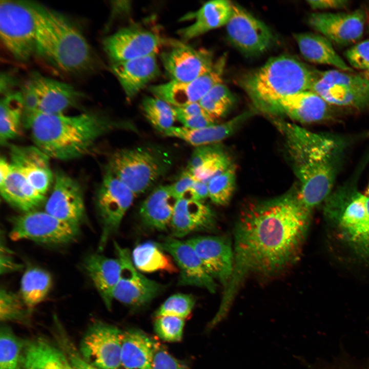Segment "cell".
<instances>
[{
	"label": "cell",
	"mask_w": 369,
	"mask_h": 369,
	"mask_svg": "<svg viewBox=\"0 0 369 369\" xmlns=\"http://www.w3.org/2000/svg\"><path fill=\"white\" fill-rule=\"evenodd\" d=\"M326 210L353 248L369 258V197L342 189L330 197Z\"/></svg>",
	"instance_id": "obj_7"
},
{
	"label": "cell",
	"mask_w": 369,
	"mask_h": 369,
	"mask_svg": "<svg viewBox=\"0 0 369 369\" xmlns=\"http://www.w3.org/2000/svg\"><path fill=\"white\" fill-rule=\"evenodd\" d=\"M111 68L128 98L134 97L159 74L156 54L112 63Z\"/></svg>",
	"instance_id": "obj_26"
},
{
	"label": "cell",
	"mask_w": 369,
	"mask_h": 369,
	"mask_svg": "<svg viewBox=\"0 0 369 369\" xmlns=\"http://www.w3.org/2000/svg\"><path fill=\"white\" fill-rule=\"evenodd\" d=\"M35 53L57 70L78 74L93 70L94 52L81 32L65 16L34 4Z\"/></svg>",
	"instance_id": "obj_4"
},
{
	"label": "cell",
	"mask_w": 369,
	"mask_h": 369,
	"mask_svg": "<svg viewBox=\"0 0 369 369\" xmlns=\"http://www.w3.org/2000/svg\"><path fill=\"white\" fill-rule=\"evenodd\" d=\"M306 2L312 9L319 10L341 9L349 4V1L346 0H316Z\"/></svg>",
	"instance_id": "obj_51"
},
{
	"label": "cell",
	"mask_w": 369,
	"mask_h": 369,
	"mask_svg": "<svg viewBox=\"0 0 369 369\" xmlns=\"http://www.w3.org/2000/svg\"><path fill=\"white\" fill-rule=\"evenodd\" d=\"M0 191L8 204L23 213L36 210L47 200L12 164L9 174L0 182Z\"/></svg>",
	"instance_id": "obj_31"
},
{
	"label": "cell",
	"mask_w": 369,
	"mask_h": 369,
	"mask_svg": "<svg viewBox=\"0 0 369 369\" xmlns=\"http://www.w3.org/2000/svg\"><path fill=\"white\" fill-rule=\"evenodd\" d=\"M365 77L369 81V68L366 70Z\"/></svg>",
	"instance_id": "obj_55"
},
{
	"label": "cell",
	"mask_w": 369,
	"mask_h": 369,
	"mask_svg": "<svg viewBox=\"0 0 369 369\" xmlns=\"http://www.w3.org/2000/svg\"><path fill=\"white\" fill-rule=\"evenodd\" d=\"M252 114L250 111L245 112L224 123L199 129L172 127L163 133L196 147L213 145L232 135Z\"/></svg>",
	"instance_id": "obj_29"
},
{
	"label": "cell",
	"mask_w": 369,
	"mask_h": 369,
	"mask_svg": "<svg viewBox=\"0 0 369 369\" xmlns=\"http://www.w3.org/2000/svg\"><path fill=\"white\" fill-rule=\"evenodd\" d=\"M45 205L46 212L66 222L79 225L85 218L81 186L61 171L55 173L53 189Z\"/></svg>",
	"instance_id": "obj_19"
},
{
	"label": "cell",
	"mask_w": 369,
	"mask_h": 369,
	"mask_svg": "<svg viewBox=\"0 0 369 369\" xmlns=\"http://www.w3.org/2000/svg\"><path fill=\"white\" fill-rule=\"evenodd\" d=\"M36 27L34 4L1 1V40L15 59L26 61L35 53Z\"/></svg>",
	"instance_id": "obj_8"
},
{
	"label": "cell",
	"mask_w": 369,
	"mask_h": 369,
	"mask_svg": "<svg viewBox=\"0 0 369 369\" xmlns=\"http://www.w3.org/2000/svg\"><path fill=\"white\" fill-rule=\"evenodd\" d=\"M10 163L39 193L46 196L54 181L50 158L36 146L9 147Z\"/></svg>",
	"instance_id": "obj_23"
},
{
	"label": "cell",
	"mask_w": 369,
	"mask_h": 369,
	"mask_svg": "<svg viewBox=\"0 0 369 369\" xmlns=\"http://www.w3.org/2000/svg\"><path fill=\"white\" fill-rule=\"evenodd\" d=\"M227 56L221 55L212 68L199 77L187 82L170 81L149 88L154 96L174 107H181L199 100L215 85L222 83Z\"/></svg>",
	"instance_id": "obj_16"
},
{
	"label": "cell",
	"mask_w": 369,
	"mask_h": 369,
	"mask_svg": "<svg viewBox=\"0 0 369 369\" xmlns=\"http://www.w3.org/2000/svg\"><path fill=\"white\" fill-rule=\"evenodd\" d=\"M214 223V214L208 206L201 201L182 198L175 206L170 227L172 236L177 238L209 230Z\"/></svg>",
	"instance_id": "obj_24"
},
{
	"label": "cell",
	"mask_w": 369,
	"mask_h": 369,
	"mask_svg": "<svg viewBox=\"0 0 369 369\" xmlns=\"http://www.w3.org/2000/svg\"><path fill=\"white\" fill-rule=\"evenodd\" d=\"M310 90L328 104L357 109L369 107V81L350 72L317 70Z\"/></svg>",
	"instance_id": "obj_11"
},
{
	"label": "cell",
	"mask_w": 369,
	"mask_h": 369,
	"mask_svg": "<svg viewBox=\"0 0 369 369\" xmlns=\"http://www.w3.org/2000/svg\"><path fill=\"white\" fill-rule=\"evenodd\" d=\"M163 40L147 29L130 27L121 29L103 40L106 53L112 63L156 54Z\"/></svg>",
	"instance_id": "obj_17"
},
{
	"label": "cell",
	"mask_w": 369,
	"mask_h": 369,
	"mask_svg": "<svg viewBox=\"0 0 369 369\" xmlns=\"http://www.w3.org/2000/svg\"><path fill=\"white\" fill-rule=\"evenodd\" d=\"M172 164L168 153L159 147L142 146L118 149L110 156L107 170L135 195L148 191Z\"/></svg>",
	"instance_id": "obj_6"
},
{
	"label": "cell",
	"mask_w": 369,
	"mask_h": 369,
	"mask_svg": "<svg viewBox=\"0 0 369 369\" xmlns=\"http://www.w3.org/2000/svg\"><path fill=\"white\" fill-rule=\"evenodd\" d=\"M10 237L49 245H61L74 241L79 233L78 224L58 219L45 211H32L10 219Z\"/></svg>",
	"instance_id": "obj_10"
},
{
	"label": "cell",
	"mask_w": 369,
	"mask_h": 369,
	"mask_svg": "<svg viewBox=\"0 0 369 369\" xmlns=\"http://www.w3.org/2000/svg\"><path fill=\"white\" fill-rule=\"evenodd\" d=\"M20 369H77L66 353L38 337L25 344Z\"/></svg>",
	"instance_id": "obj_30"
},
{
	"label": "cell",
	"mask_w": 369,
	"mask_h": 369,
	"mask_svg": "<svg viewBox=\"0 0 369 369\" xmlns=\"http://www.w3.org/2000/svg\"><path fill=\"white\" fill-rule=\"evenodd\" d=\"M1 274L17 271L23 268V265L16 262L12 256V252L8 249L5 245L1 243Z\"/></svg>",
	"instance_id": "obj_50"
},
{
	"label": "cell",
	"mask_w": 369,
	"mask_h": 369,
	"mask_svg": "<svg viewBox=\"0 0 369 369\" xmlns=\"http://www.w3.org/2000/svg\"><path fill=\"white\" fill-rule=\"evenodd\" d=\"M317 71L295 57L281 55L247 74L241 86L257 109L273 114L282 98L310 90Z\"/></svg>",
	"instance_id": "obj_5"
},
{
	"label": "cell",
	"mask_w": 369,
	"mask_h": 369,
	"mask_svg": "<svg viewBox=\"0 0 369 369\" xmlns=\"http://www.w3.org/2000/svg\"><path fill=\"white\" fill-rule=\"evenodd\" d=\"M155 341L137 329L122 331L121 365L126 369H152Z\"/></svg>",
	"instance_id": "obj_33"
},
{
	"label": "cell",
	"mask_w": 369,
	"mask_h": 369,
	"mask_svg": "<svg viewBox=\"0 0 369 369\" xmlns=\"http://www.w3.org/2000/svg\"><path fill=\"white\" fill-rule=\"evenodd\" d=\"M364 194H365L366 196L369 197V183H368V186H367V188H366V191H365V193H364Z\"/></svg>",
	"instance_id": "obj_56"
},
{
	"label": "cell",
	"mask_w": 369,
	"mask_h": 369,
	"mask_svg": "<svg viewBox=\"0 0 369 369\" xmlns=\"http://www.w3.org/2000/svg\"><path fill=\"white\" fill-rule=\"evenodd\" d=\"M64 344L67 355L77 369H98L88 363L80 355L73 349L71 344L65 342Z\"/></svg>",
	"instance_id": "obj_52"
},
{
	"label": "cell",
	"mask_w": 369,
	"mask_h": 369,
	"mask_svg": "<svg viewBox=\"0 0 369 369\" xmlns=\"http://www.w3.org/2000/svg\"><path fill=\"white\" fill-rule=\"evenodd\" d=\"M236 170L234 165L208 183L209 197L215 203L227 204L233 195L235 187Z\"/></svg>",
	"instance_id": "obj_42"
},
{
	"label": "cell",
	"mask_w": 369,
	"mask_h": 369,
	"mask_svg": "<svg viewBox=\"0 0 369 369\" xmlns=\"http://www.w3.org/2000/svg\"><path fill=\"white\" fill-rule=\"evenodd\" d=\"M122 331L102 321L95 322L88 330L80 345L81 357L98 369H118L121 365Z\"/></svg>",
	"instance_id": "obj_15"
},
{
	"label": "cell",
	"mask_w": 369,
	"mask_h": 369,
	"mask_svg": "<svg viewBox=\"0 0 369 369\" xmlns=\"http://www.w3.org/2000/svg\"><path fill=\"white\" fill-rule=\"evenodd\" d=\"M20 92L24 106L23 120L35 113L64 114L81 97L72 85L37 72L29 76Z\"/></svg>",
	"instance_id": "obj_9"
},
{
	"label": "cell",
	"mask_w": 369,
	"mask_h": 369,
	"mask_svg": "<svg viewBox=\"0 0 369 369\" xmlns=\"http://www.w3.org/2000/svg\"><path fill=\"white\" fill-rule=\"evenodd\" d=\"M196 180L193 175L186 170L180 175L179 179L172 185V190L178 198L183 197L191 190Z\"/></svg>",
	"instance_id": "obj_49"
},
{
	"label": "cell",
	"mask_w": 369,
	"mask_h": 369,
	"mask_svg": "<svg viewBox=\"0 0 369 369\" xmlns=\"http://www.w3.org/2000/svg\"><path fill=\"white\" fill-rule=\"evenodd\" d=\"M365 15L361 9L348 13H313L309 25L330 41L339 45L355 43L362 37Z\"/></svg>",
	"instance_id": "obj_21"
},
{
	"label": "cell",
	"mask_w": 369,
	"mask_h": 369,
	"mask_svg": "<svg viewBox=\"0 0 369 369\" xmlns=\"http://www.w3.org/2000/svg\"><path fill=\"white\" fill-rule=\"evenodd\" d=\"M283 135L287 155L299 181L298 198L311 212L328 198L345 148L335 135L309 131L297 125L274 120Z\"/></svg>",
	"instance_id": "obj_2"
},
{
	"label": "cell",
	"mask_w": 369,
	"mask_h": 369,
	"mask_svg": "<svg viewBox=\"0 0 369 369\" xmlns=\"http://www.w3.org/2000/svg\"><path fill=\"white\" fill-rule=\"evenodd\" d=\"M195 299L189 294L178 293L170 296L155 312V317L171 316L184 319L191 314Z\"/></svg>",
	"instance_id": "obj_44"
},
{
	"label": "cell",
	"mask_w": 369,
	"mask_h": 369,
	"mask_svg": "<svg viewBox=\"0 0 369 369\" xmlns=\"http://www.w3.org/2000/svg\"><path fill=\"white\" fill-rule=\"evenodd\" d=\"M329 105L319 95L311 90L300 92L281 99L273 114H285L302 123H312L328 119Z\"/></svg>",
	"instance_id": "obj_25"
},
{
	"label": "cell",
	"mask_w": 369,
	"mask_h": 369,
	"mask_svg": "<svg viewBox=\"0 0 369 369\" xmlns=\"http://www.w3.org/2000/svg\"><path fill=\"white\" fill-rule=\"evenodd\" d=\"M152 369H188L184 362L177 359L155 341Z\"/></svg>",
	"instance_id": "obj_47"
},
{
	"label": "cell",
	"mask_w": 369,
	"mask_h": 369,
	"mask_svg": "<svg viewBox=\"0 0 369 369\" xmlns=\"http://www.w3.org/2000/svg\"><path fill=\"white\" fill-rule=\"evenodd\" d=\"M225 26L230 42L247 56L264 53L274 41L268 26L237 4L233 3L231 15Z\"/></svg>",
	"instance_id": "obj_14"
},
{
	"label": "cell",
	"mask_w": 369,
	"mask_h": 369,
	"mask_svg": "<svg viewBox=\"0 0 369 369\" xmlns=\"http://www.w3.org/2000/svg\"><path fill=\"white\" fill-rule=\"evenodd\" d=\"M52 285V278L46 271L31 268L24 273L20 281V296L30 309L42 302Z\"/></svg>",
	"instance_id": "obj_38"
},
{
	"label": "cell",
	"mask_w": 369,
	"mask_h": 369,
	"mask_svg": "<svg viewBox=\"0 0 369 369\" xmlns=\"http://www.w3.org/2000/svg\"><path fill=\"white\" fill-rule=\"evenodd\" d=\"M156 243L175 262L179 272V285L203 288L215 292L217 287L215 280L207 272L196 252L186 241L163 236Z\"/></svg>",
	"instance_id": "obj_20"
},
{
	"label": "cell",
	"mask_w": 369,
	"mask_h": 369,
	"mask_svg": "<svg viewBox=\"0 0 369 369\" xmlns=\"http://www.w3.org/2000/svg\"><path fill=\"white\" fill-rule=\"evenodd\" d=\"M345 54L353 67L367 70L369 68V39L353 46L346 51Z\"/></svg>",
	"instance_id": "obj_46"
},
{
	"label": "cell",
	"mask_w": 369,
	"mask_h": 369,
	"mask_svg": "<svg viewBox=\"0 0 369 369\" xmlns=\"http://www.w3.org/2000/svg\"><path fill=\"white\" fill-rule=\"evenodd\" d=\"M141 105L145 116L158 131L164 133L177 119L175 108L156 97H146Z\"/></svg>",
	"instance_id": "obj_39"
},
{
	"label": "cell",
	"mask_w": 369,
	"mask_h": 369,
	"mask_svg": "<svg viewBox=\"0 0 369 369\" xmlns=\"http://www.w3.org/2000/svg\"><path fill=\"white\" fill-rule=\"evenodd\" d=\"M294 37L306 60L314 64L333 66L345 72L353 71L335 51L331 42L322 35L299 33L295 34Z\"/></svg>",
	"instance_id": "obj_35"
},
{
	"label": "cell",
	"mask_w": 369,
	"mask_h": 369,
	"mask_svg": "<svg viewBox=\"0 0 369 369\" xmlns=\"http://www.w3.org/2000/svg\"><path fill=\"white\" fill-rule=\"evenodd\" d=\"M174 108L177 113L186 115L195 116L204 114L209 115L204 111L199 102L192 103L181 107Z\"/></svg>",
	"instance_id": "obj_54"
},
{
	"label": "cell",
	"mask_w": 369,
	"mask_h": 369,
	"mask_svg": "<svg viewBox=\"0 0 369 369\" xmlns=\"http://www.w3.org/2000/svg\"><path fill=\"white\" fill-rule=\"evenodd\" d=\"M233 165L230 156L221 147L210 145L196 147L186 169L196 180L208 184Z\"/></svg>",
	"instance_id": "obj_32"
},
{
	"label": "cell",
	"mask_w": 369,
	"mask_h": 369,
	"mask_svg": "<svg viewBox=\"0 0 369 369\" xmlns=\"http://www.w3.org/2000/svg\"><path fill=\"white\" fill-rule=\"evenodd\" d=\"M23 125L31 130L35 146L50 158L60 160L89 154L97 140L112 130L134 128L129 122L91 113L75 115L35 113L24 119Z\"/></svg>",
	"instance_id": "obj_3"
},
{
	"label": "cell",
	"mask_w": 369,
	"mask_h": 369,
	"mask_svg": "<svg viewBox=\"0 0 369 369\" xmlns=\"http://www.w3.org/2000/svg\"><path fill=\"white\" fill-rule=\"evenodd\" d=\"M209 197L208 184L196 180L190 191L183 197L202 201Z\"/></svg>",
	"instance_id": "obj_53"
},
{
	"label": "cell",
	"mask_w": 369,
	"mask_h": 369,
	"mask_svg": "<svg viewBox=\"0 0 369 369\" xmlns=\"http://www.w3.org/2000/svg\"><path fill=\"white\" fill-rule=\"evenodd\" d=\"M24 100L20 91L8 92L0 103V141L5 145L19 135L22 124Z\"/></svg>",
	"instance_id": "obj_36"
},
{
	"label": "cell",
	"mask_w": 369,
	"mask_h": 369,
	"mask_svg": "<svg viewBox=\"0 0 369 369\" xmlns=\"http://www.w3.org/2000/svg\"><path fill=\"white\" fill-rule=\"evenodd\" d=\"M156 243L146 242L137 245L132 254L133 263L139 271L151 273L165 271L170 273L178 271L169 256Z\"/></svg>",
	"instance_id": "obj_37"
},
{
	"label": "cell",
	"mask_w": 369,
	"mask_h": 369,
	"mask_svg": "<svg viewBox=\"0 0 369 369\" xmlns=\"http://www.w3.org/2000/svg\"><path fill=\"white\" fill-rule=\"evenodd\" d=\"M177 119L183 127L189 129H199L216 124L215 119L208 114L189 116L177 113Z\"/></svg>",
	"instance_id": "obj_48"
},
{
	"label": "cell",
	"mask_w": 369,
	"mask_h": 369,
	"mask_svg": "<svg viewBox=\"0 0 369 369\" xmlns=\"http://www.w3.org/2000/svg\"><path fill=\"white\" fill-rule=\"evenodd\" d=\"M234 95L220 83L213 87L199 101L204 111L215 119L223 116L233 106Z\"/></svg>",
	"instance_id": "obj_41"
},
{
	"label": "cell",
	"mask_w": 369,
	"mask_h": 369,
	"mask_svg": "<svg viewBox=\"0 0 369 369\" xmlns=\"http://www.w3.org/2000/svg\"><path fill=\"white\" fill-rule=\"evenodd\" d=\"M184 319L171 316L156 317L154 329L161 340L170 342L180 341L183 336Z\"/></svg>",
	"instance_id": "obj_45"
},
{
	"label": "cell",
	"mask_w": 369,
	"mask_h": 369,
	"mask_svg": "<svg viewBox=\"0 0 369 369\" xmlns=\"http://www.w3.org/2000/svg\"><path fill=\"white\" fill-rule=\"evenodd\" d=\"M135 196L121 180L108 170L95 196V206L101 224L98 250L102 251L118 230Z\"/></svg>",
	"instance_id": "obj_12"
},
{
	"label": "cell",
	"mask_w": 369,
	"mask_h": 369,
	"mask_svg": "<svg viewBox=\"0 0 369 369\" xmlns=\"http://www.w3.org/2000/svg\"><path fill=\"white\" fill-rule=\"evenodd\" d=\"M0 332V369H20L25 345L8 326Z\"/></svg>",
	"instance_id": "obj_40"
},
{
	"label": "cell",
	"mask_w": 369,
	"mask_h": 369,
	"mask_svg": "<svg viewBox=\"0 0 369 369\" xmlns=\"http://www.w3.org/2000/svg\"><path fill=\"white\" fill-rule=\"evenodd\" d=\"M365 369H366V368H365Z\"/></svg>",
	"instance_id": "obj_57"
},
{
	"label": "cell",
	"mask_w": 369,
	"mask_h": 369,
	"mask_svg": "<svg viewBox=\"0 0 369 369\" xmlns=\"http://www.w3.org/2000/svg\"><path fill=\"white\" fill-rule=\"evenodd\" d=\"M114 248L121 264V273L114 299L134 309L145 306L164 291L166 286L141 274L134 265L127 249L116 242Z\"/></svg>",
	"instance_id": "obj_13"
},
{
	"label": "cell",
	"mask_w": 369,
	"mask_h": 369,
	"mask_svg": "<svg viewBox=\"0 0 369 369\" xmlns=\"http://www.w3.org/2000/svg\"><path fill=\"white\" fill-rule=\"evenodd\" d=\"M178 198L171 186H159L142 203L139 215L147 227L158 231L170 227Z\"/></svg>",
	"instance_id": "obj_28"
},
{
	"label": "cell",
	"mask_w": 369,
	"mask_h": 369,
	"mask_svg": "<svg viewBox=\"0 0 369 369\" xmlns=\"http://www.w3.org/2000/svg\"><path fill=\"white\" fill-rule=\"evenodd\" d=\"M30 309L20 295L1 288L0 291V318L1 321H23L27 319Z\"/></svg>",
	"instance_id": "obj_43"
},
{
	"label": "cell",
	"mask_w": 369,
	"mask_h": 369,
	"mask_svg": "<svg viewBox=\"0 0 369 369\" xmlns=\"http://www.w3.org/2000/svg\"><path fill=\"white\" fill-rule=\"evenodd\" d=\"M297 193L252 202L242 210L234 231L233 272L215 316L218 320L225 318L249 275L275 274L298 257L310 211L300 203Z\"/></svg>",
	"instance_id": "obj_1"
},
{
	"label": "cell",
	"mask_w": 369,
	"mask_h": 369,
	"mask_svg": "<svg viewBox=\"0 0 369 369\" xmlns=\"http://www.w3.org/2000/svg\"><path fill=\"white\" fill-rule=\"evenodd\" d=\"M232 4L227 0L207 2L194 13V23L180 29L179 34L183 39L189 40L226 25L231 15Z\"/></svg>",
	"instance_id": "obj_34"
},
{
	"label": "cell",
	"mask_w": 369,
	"mask_h": 369,
	"mask_svg": "<svg viewBox=\"0 0 369 369\" xmlns=\"http://www.w3.org/2000/svg\"><path fill=\"white\" fill-rule=\"evenodd\" d=\"M163 51L160 58L171 80L187 82L208 72L214 61L213 53L205 49H195L178 42Z\"/></svg>",
	"instance_id": "obj_18"
},
{
	"label": "cell",
	"mask_w": 369,
	"mask_h": 369,
	"mask_svg": "<svg viewBox=\"0 0 369 369\" xmlns=\"http://www.w3.org/2000/svg\"><path fill=\"white\" fill-rule=\"evenodd\" d=\"M84 267L106 306L110 309L114 300V292L120 276L119 259L99 254H91L85 258Z\"/></svg>",
	"instance_id": "obj_27"
},
{
	"label": "cell",
	"mask_w": 369,
	"mask_h": 369,
	"mask_svg": "<svg viewBox=\"0 0 369 369\" xmlns=\"http://www.w3.org/2000/svg\"><path fill=\"white\" fill-rule=\"evenodd\" d=\"M186 241L196 252L209 275L224 286L234 266L233 248L229 240L222 236H200Z\"/></svg>",
	"instance_id": "obj_22"
}]
</instances>
